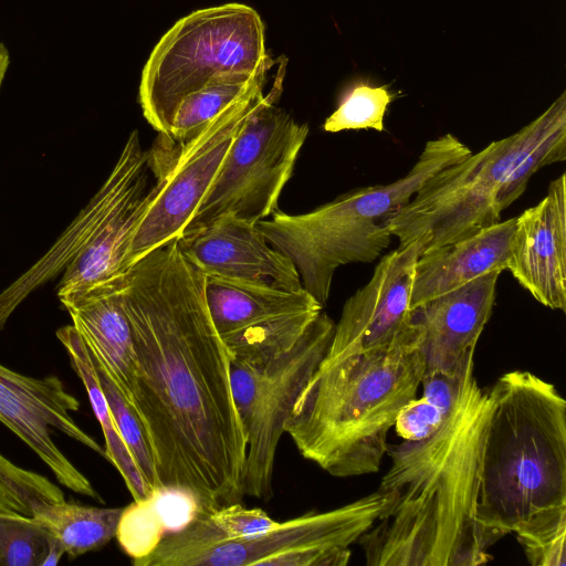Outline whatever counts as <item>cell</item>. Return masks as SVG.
I'll list each match as a JSON object with an SVG mask.
<instances>
[{
	"label": "cell",
	"instance_id": "1",
	"mask_svg": "<svg viewBox=\"0 0 566 566\" xmlns=\"http://www.w3.org/2000/svg\"><path fill=\"white\" fill-rule=\"evenodd\" d=\"M205 283L179 238L142 256L123 280L136 355L133 407L153 453L156 493H181L196 512L244 496L245 439L230 354Z\"/></svg>",
	"mask_w": 566,
	"mask_h": 566
},
{
	"label": "cell",
	"instance_id": "2",
	"mask_svg": "<svg viewBox=\"0 0 566 566\" xmlns=\"http://www.w3.org/2000/svg\"><path fill=\"white\" fill-rule=\"evenodd\" d=\"M489 391L469 374L453 409L429 438L388 446L378 489L391 493L360 538L369 566H478L496 539L476 515Z\"/></svg>",
	"mask_w": 566,
	"mask_h": 566
},
{
	"label": "cell",
	"instance_id": "3",
	"mask_svg": "<svg viewBox=\"0 0 566 566\" xmlns=\"http://www.w3.org/2000/svg\"><path fill=\"white\" fill-rule=\"evenodd\" d=\"M424 370L413 342L321 361L284 431L303 458L336 478L377 473L401 407Z\"/></svg>",
	"mask_w": 566,
	"mask_h": 566
},
{
	"label": "cell",
	"instance_id": "4",
	"mask_svg": "<svg viewBox=\"0 0 566 566\" xmlns=\"http://www.w3.org/2000/svg\"><path fill=\"white\" fill-rule=\"evenodd\" d=\"M489 395L476 515L497 541L566 505V400L526 370L503 374Z\"/></svg>",
	"mask_w": 566,
	"mask_h": 566
},
{
	"label": "cell",
	"instance_id": "5",
	"mask_svg": "<svg viewBox=\"0 0 566 566\" xmlns=\"http://www.w3.org/2000/svg\"><path fill=\"white\" fill-rule=\"evenodd\" d=\"M566 159V93L516 133L443 168L392 211L385 226L403 248L422 253L460 241L501 221L531 177ZM421 253V254H422Z\"/></svg>",
	"mask_w": 566,
	"mask_h": 566
},
{
	"label": "cell",
	"instance_id": "6",
	"mask_svg": "<svg viewBox=\"0 0 566 566\" xmlns=\"http://www.w3.org/2000/svg\"><path fill=\"white\" fill-rule=\"evenodd\" d=\"M471 153L454 135H442L427 142L403 177L388 185L354 189L306 213L276 210L258 222V228L292 261L302 286L324 305L339 266L373 262L389 247L392 234L385 219L432 176Z\"/></svg>",
	"mask_w": 566,
	"mask_h": 566
},
{
	"label": "cell",
	"instance_id": "7",
	"mask_svg": "<svg viewBox=\"0 0 566 566\" xmlns=\"http://www.w3.org/2000/svg\"><path fill=\"white\" fill-rule=\"evenodd\" d=\"M260 14L243 3L196 10L179 19L153 49L142 73L144 117L168 134L175 109L188 94L227 73L269 71Z\"/></svg>",
	"mask_w": 566,
	"mask_h": 566
},
{
	"label": "cell",
	"instance_id": "8",
	"mask_svg": "<svg viewBox=\"0 0 566 566\" xmlns=\"http://www.w3.org/2000/svg\"><path fill=\"white\" fill-rule=\"evenodd\" d=\"M284 71L285 62L271 92L235 135L217 178L185 231L227 214L256 224L279 210L281 192L308 135L307 124H298L275 106Z\"/></svg>",
	"mask_w": 566,
	"mask_h": 566
},
{
	"label": "cell",
	"instance_id": "9",
	"mask_svg": "<svg viewBox=\"0 0 566 566\" xmlns=\"http://www.w3.org/2000/svg\"><path fill=\"white\" fill-rule=\"evenodd\" d=\"M334 327L322 311L290 349L268 363L230 358L231 390L245 439L244 496L272 495L275 455L286 420L323 360Z\"/></svg>",
	"mask_w": 566,
	"mask_h": 566
},
{
	"label": "cell",
	"instance_id": "10",
	"mask_svg": "<svg viewBox=\"0 0 566 566\" xmlns=\"http://www.w3.org/2000/svg\"><path fill=\"white\" fill-rule=\"evenodd\" d=\"M264 97L263 88L235 103L185 138L159 134L147 150L157 193L134 235L130 266L180 238L203 201L239 129Z\"/></svg>",
	"mask_w": 566,
	"mask_h": 566
},
{
	"label": "cell",
	"instance_id": "11",
	"mask_svg": "<svg viewBox=\"0 0 566 566\" xmlns=\"http://www.w3.org/2000/svg\"><path fill=\"white\" fill-rule=\"evenodd\" d=\"M391 502L377 489L334 510L279 522L254 537L221 541L181 552L166 566H344L349 547L369 531Z\"/></svg>",
	"mask_w": 566,
	"mask_h": 566
},
{
	"label": "cell",
	"instance_id": "12",
	"mask_svg": "<svg viewBox=\"0 0 566 566\" xmlns=\"http://www.w3.org/2000/svg\"><path fill=\"white\" fill-rule=\"evenodd\" d=\"M148 154L133 130L111 172L50 249L0 292V332L14 311L36 290L65 269L103 232L124 217L147 212L156 197Z\"/></svg>",
	"mask_w": 566,
	"mask_h": 566
},
{
	"label": "cell",
	"instance_id": "13",
	"mask_svg": "<svg viewBox=\"0 0 566 566\" xmlns=\"http://www.w3.org/2000/svg\"><path fill=\"white\" fill-rule=\"evenodd\" d=\"M80 401L53 375L34 378L0 364V422L19 437L66 489L99 503L91 481L54 442L53 429L106 459V451L74 420Z\"/></svg>",
	"mask_w": 566,
	"mask_h": 566
},
{
	"label": "cell",
	"instance_id": "14",
	"mask_svg": "<svg viewBox=\"0 0 566 566\" xmlns=\"http://www.w3.org/2000/svg\"><path fill=\"white\" fill-rule=\"evenodd\" d=\"M421 253V243L413 241L381 258L368 283L345 302L324 359L415 343L410 328L411 290Z\"/></svg>",
	"mask_w": 566,
	"mask_h": 566
},
{
	"label": "cell",
	"instance_id": "15",
	"mask_svg": "<svg viewBox=\"0 0 566 566\" xmlns=\"http://www.w3.org/2000/svg\"><path fill=\"white\" fill-rule=\"evenodd\" d=\"M506 270L539 304L566 311V175L516 217Z\"/></svg>",
	"mask_w": 566,
	"mask_h": 566
},
{
	"label": "cell",
	"instance_id": "16",
	"mask_svg": "<svg viewBox=\"0 0 566 566\" xmlns=\"http://www.w3.org/2000/svg\"><path fill=\"white\" fill-rule=\"evenodd\" d=\"M500 274H484L411 308L410 328L424 370H450L474 354L492 315Z\"/></svg>",
	"mask_w": 566,
	"mask_h": 566
},
{
	"label": "cell",
	"instance_id": "17",
	"mask_svg": "<svg viewBox=\"0 0 566 566\" xmlns=\"http://www.w3.org/2000/svg\"><path fill=\"white\" fill-rule=\"evenodd\" d=\"M188 256L206 276H219L302 289L292 261L274 249L258 224L227 214L185 231L179 238Z\"/></svg>",
	"mask_w": 566,
	"mask_h": 566
},
{
	"label": "cell",
	"instance_id": "18",
	"mask_svg": "<svg viewBox=\"0 0 566 566\" xmlns=\"http://www.w3.org/2000/svg\"><path fill=\"white\" fill-rule=\"evenodd\" d=\"M516 217L422 253L415 266L411 308L474 279L506 270Z\"/></svg>",
	"mask_w": 566,
	"mask_h": 566
},
{
	"label": "cell",
	"instance_id": "19",
	"mask_svg": "<svg viewBox=\"0 0 566 566\" xmlns=\"http://www.w3.org/2000/svg\"><path fill=\"white\" fill-rule=\"evenodd\" d=\"M63 306L93 359L133 407L136 355L124 307L123 281Z\"/></svg>",
	"mask_w": 566,
	"mask_h": 566
},
{
	"label": "cell",
	"instance_id": "20",
	"mask_svg": "<svg viewBox=\"0 0 566 566\" xmlns=\"http://www.w3.org/2000/svg\"><path fill=\"white\" fill-rule=\"evenodd\" d=\"M205 294L221 338L279 315L323 310L304 287L289 290L260 282L206 276Z\"/></svg>",
	"mask_w": 566,
	"mask_h": 566
},
{
	"label": "cell",
	"instance_id": "21",
	"mask_svg": "<svg viewBox=\"0 0 566 566\" xmlns=\"http://www.w3.org/2000/svg\"><path fill=\"white\" fill-rule=\"evenodd\" d=\"M56 337L65 348L71 366L81 379L94 415L101 424L105 439L106 460L122 475L134 502L153 501L156 495L147 485L116 428L108 402L99 385L93 359L82 337L73 325L59 328Z\"/></svg>",
	"mask_w": 566,
	"mask_h": 566
},
{
	"label": "cell",
	"instance_id": "22",
	"mask_svg": "<svg viewBox=\"0 0 566 566\" xmlns=\"http://www.w3.org/2000/svg\"><path fill=\"white\" fill-rule=\"evenodd\" d=\"M124 507H96L74 503H40L33 506V518L76 558L99 549L116 536Z\"/></svg>",
	"mask_w": 566,
	"mask_h": 566
},
{
	"label": "cell",
	"instance_id": "23",
	"mask_svg": "<svg viewBox=\"0 0 566 566\" xmlns=\"http://www.w3.org/2000/svg\"><path fill=\"white\" fill-rule=\"evenodd\" d=\"M266 73H227L211 80L179 102L166 135L180 139L195 134L235 103L263 88Z\"/></svg>",
	"mask_w": 566,
	"mask_h": 566
},
{
	"label": "cell",
	"instance_id": "24",
	"mask_svg": "<svg viewBox=\"0 0 566 566\" xmlns=\"http://www.w3.org/2000/svg\"><path fill=\"white\" fill-rule=\"evenodd\" d=\"M323 310L279 315L222 338L230 358L264 364L290 349Z\"/></svg>",
	"mask_w": 566,
	"mask_h": 566
},
{
	"label": "cell",
	"instance_id": "25",
	"mask_svg": "<svg viewBox=\"0 0 566 566\" xmlns=\"http://www.w3.org/2000/svg\"><path fill=\"white\" fill-rule=\"evenodd\" d=\"M387 85L374 86L368 82L354 83L342 96L337 108L326 118L324 130L375 129L384 130V117L395 98Z\"/></svg>",
	"mask_w": 566,
	"mask_h": 566
},
{
	"label": "cell",
	"instance_id": "26",
	"mask_svg": "<svg viewBox=\"0 0 566 566\" xmlns=\"http://www.w3.org/2000/svg\"><path fill=\"white\" fill-rule=\"evenodd\" d=\"M514 533L531 565H566V505L533 514Z\"/></svg>",
	"mask_w": 566,
	"mask_h": 566
},
{
	"label": "cell",
	"instance_id": "27",
	"mask_svg": "<svg viewBox=\"0 0 566 566\" xmlns=\"http://www.w3.org/2000/svg\"><path fill=\"white\" fill-rule=\"evenodd\" d=\"M93 363L116 428L147 485L157 495L155 464L143 423L134 408L127 402L104 369L94 359Z\"/></svg>",
	"mask_w": 566,
	"mask_h": 566
},
{
	"label": "cell",
	"instance_id": "28",
	"mask_svg": "<svg viewBox=\"0 0 566 566\" xmlns=\"http://www.w3.org/2000/svg\"><path fill=\"white\" fill-rule=\"evenodd\" d=\"M49 534L31 515L0 510V566H42Z\"/></svg>",
	"mask_w": 566,
	"mask_h": 566
},
{
	"label": "cell",
	"instance_id": "29",
	"mask_svg": "<svg viewBox=\"0 0 566 566\" xmlns=\"http://www.w3.org/2000/svg\"><path fill=\"white\" fill-rule=\"evenodd\" d=\"M166 525L153 501L125 506L116 538L133 559L149 554L165 535Z\"/></svg>",
	"mask_w": 566,
	"mask_h": 566
},
{
	"label": "cell",
	"instance_id": "30",
	"mask_svg": "<svg viewBox=\"0 0 566 566\" xmlns=\"http://www.w3.org/2000/svg\"><path fill=\"white\" fill-rule=\"evenodd\" d=\"M473 356L474 354L467 356L457 368L424 370L422 374V397L439 408L444 417L453 409L465 378L473 373Z\"/></svg>",
	"mask_w": 566,
	"mask_h": 566
},
{
	"label": "cell",
	"instance_id": "31",
	"mask_svg": "<svg viewBox=\"0 0 566 566\" xmlns=\"http://www.w3.org/2000/svg\"><path fill=\"white\" fill-rule=\"evenodd\" d=\"M444 419L440 409L426 398L415 397L401 407L394 428L405 441H419L437 432Z\"/></svg>",
	"mask_w": 566,
	"mask_h": 566
},
{
	"label": "cell",
	"instance_id": "32",
	"mask_svg": "<svg viewBox=\"0 0 566 566\" xmlns=\"http://www.w3.org/2000/svg\"><path fill=\"white\" fill-rule=\"evenodd\" d=\"M63 554H65L63 546L56 538L49 534L48 553L42 563V566L56 565L60 562Z\"/></svg>",
	"mask_w": 566,
	"mask_h": 566
},
{
	"label": "cell",
	"instance_id": "33",
	"mask_svg": "<svg viewBox=\"0 0 566 566\" xmlns=\"http://www.w3.org/2000/svg\"><path fill=\"white\" fill-rule=\"evenodd\" d=\"M10 64V56L7 48L0 44V90Z\"/></svg>",
	"mask_w": 566,
	"mask_h": 566
}]
</instances>
